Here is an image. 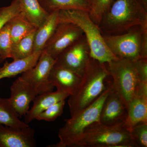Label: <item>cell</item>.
<instances>
[{
  "label": "cell",
  "mask_w": 147,
  "mask_h": 147,
  "mask_svg": "<svg viewBox=\"0 0 147 147\" xmlns=\"http://www.w3.org/2000/svg\"><path fill=\"white\" fill-rule=\"evenodd\" d=\"M41 52L34 53L24 59L13 60L11 62H6L0 67V80L5 78H11L23 74L30 69L36 64Z\"/></svg>",
  "instance_id": "cell-17"
},
{
  "label": "cell",
  "mask_w": 147,
  "mask_h": 147,
  "mask_svg": "<svg viewBox=\"0 0 147 147\" xmlns=\"http://www.w3.org/2000/svg\"><path fill=\"white\" fill-rule=\"evenodd\" d=\"M109 76L106 63L90 57L76 91L69 96L71 117L91 104L106 88L105 81Z\"/></svg>",
  "instance_id": "cell-1"
},
{
  "label": "cell",
  "mask_w": 147,
  "mask_h": 147,
  "mask_svg": "<svg viewBox=\"0 0 147 147\" xmlns=\"http://www.w3.org/2000/svg\"><path fill=\"white\" fill-rule=\"evenodd\" d=\"M111 88L112 83L107 85L105 90L91 104L70 119L65 120L64 125L59 129L58 133L59 142L49 147H72L88 127L100 122L102 105Z\"/></svg>",
  "instance_id": "cell-5"
},
{
  "label": "cell",
  "mask_w": 147,
  "mask_h": 147,
  "mask_svg": "<svg viewBox=\"0 0 147 147\" xmlns=\"http://www.w3.org/2000/svg\"><path fill=\"white\" fill-rule=\"evenodd\" d=\"M82 76L70 69L55 64L50 71L49 80L57 90L73 94L79 86Z\"/></svg>",
  "instance_id": "cell-15"
},
{
  "label": "cell",
  "mask_w": 147,
  "mask_h": 147,
  "mask_svg": "<svg viewBox=\"0 0 147 147\" xmlns=\"http://www.w3.org/2000/svg\"><path fill=\"white\" fill-rule=\"evenodd\" d=\"M127 115V109L117 92L112 88L105 98L100 117L101 123L114 125L124 122Z\"/></svg>",
  "instance_id": "cell-14"
},
{
  "label": "cell",
  "mask_w": 147,
  "mask_h": 147,
  "mask_svg": "<svg viewBox=\"0 0 147 147\" xmlns=\"http://www.w3.org/2000/svg\"><path fill=\"white\" fill-rule=\"evenodd\" d=\"M147 123V83L139 82L135 96L127 106L124 124L130 132L136 125Z\"/></svg>",
  "instance_id": "cell-11"
},
{
  "label": "cell",
  "mask_w": 147,
  "mask_h": 147,
  "mask_svg": "<svg viewBox=\"0 0 147 147\" xmlns=\"http://www.w3.org/2000/svg\"><path fill=\"white\" fill-rule=\"evenodd\" d=\"M90 57L89 45L84 34L58 56L55 64L82 76Z\"/></svg>",
  "instance_id": "cell-8"
},
{
  "label": "cell",
  "mask_w": 147,
  "mask_h": 147,
  "mask_svg": "<svg viewBox=\"0 0 147 147\" xmlns=\"http://www.w3.org/2000/svg\"><path fill=\"white\" fill-rule=\"evenodd\" d=\"M21 13L18 0H13L9 5L0 8V30L14 16Z\"/></svg>",
  "instance_id": "cell-27"
},
{
  "label": "cell",
  "mask_w": 147,
  "mask_h": 147,
  "mask_svg": "<svg viewBox=\"0 0 147 147\" xmlns=\"http://www.w3.org/2000/svg\"><path fill=\"white\" fill-rule=\"evenodd\" d=\"M136 26L147 28V9L138 0H116L99 28L102 34H117Z\"/></svg>",
  "instance_id": "cell-2"
},
{
  "label": "cell",
  "mask_w": 147,
  "mask_h": 147,
  "mask_svg": "<svg viewBox=\"0 0 147 147\" xmlns=\"http://www.w3.org/2000/svg\"><path fill=\"white\" fill-rule=\"evenodd\" d=\"M40 5L49 13L61 10L80 9L89 11L90 0H38Z\"/></svg>",
  "instance_id": "cell-20"
},
{
  "label": "cell",
  "mask_w": 147,
  "mask_h": 147,
  "mask_svg": "<svg viewBox=\"0 0 147 147\" xmlns=\"http://www.w3.org/2000/svg\"><path fill=\"white\" fill-rule=\"evenodd\" d=\"M38 94L30 85L19 77L10 87L9 101L19 117L24 116L30 109L31 102Z\"/></svg>",
  "instance_id": "cell-13"
},
{
  "label": "cell",
  "mask_w": 147,
  "mask_h": 147,
  "mask_svg": "<svg viewBox=\"0 0 147 147\" xmlns=\"http://www.w3.org/2000/svg\"><path fill=\"white\" fill-rule=\"evenodd\" d=\"M59 22H68L77 25L89 45L91 57L107 63L117 59L106 45L100 28L90 17L89 12L80 9H67L59 11Z\"/></svg>",
  "instance_id": "cell-4"
},
{
  "label": "cell",
  "mask_w": 147,
  "mask_h": 147,
  "mask_svg": "<svg viewBox=\"0 0 147 147\" xmlns=\"http://www.w3.org/2000/svg\"><path fill=\"white\" fill-rule=\"evenodd\" d=\"M69 95L57 90L38 94L34 99L32 106L25 115V122L28 124L36 119L38 116L56 102L65 100Z\"/></svg>",
  "instance_id": "cell-16"
},
{
  "label": "cell",
  "mask_w": 147,
  "mask_h": 147,
  "mask_svg": "<svg viewBox=\"0 0 147 147\" xmlns=\"http://www.w3.org/2000/svg\"><path fill=\"white\" fill-rule=\"evenodd\" d=\"M90 17L99 27L102 17L110 9L114 0H90Z\"/></svg>",
  "instance_id": "cell-24"
},
{
  "label": "cell",
  "mask_w": 147,
  "mask_h": 147,
  "mask_svg": "<svg viewBox=\"0 0 147 147\" xmlns=\"http://www.w3.org/2000/svg\"><path fill=\"white\" fill-rule=\"evenodd\" d=\"M59 11L50 13L46 21L36 30L34 36V53L41 52L46 42L52 36L59 21Z\"/></svg>",
  "instance_id": "cell-19"
},
{
  "label": "cell",
  "mask_w": 147,
  "mask_h": 147,
  "mask_svg": "<svg viewBox=\"0 0 147 147\" xmlns=\"http://www.w3.org/2000/svg\"><path fill=\"white\" fill-rule=\"evenodd\" d=\"M8 24L12 45L37 29L24 18L21 13L13 17Z\"/></svg>",
  "instance_id": "cell-21"
},
{
  "label": "cell",
  "mask_w": 147,
  "mask_h": 147,
  "mask_svg": "<svg viewBox=\"0 0 147 147\" xmlns=\"http://www.w3.org/2000/svg\"><path fill=\"white\" fill-rule=\"evenodd\" d=\"M134 63L139 82L147 83V59H139Z\"/></svg>",
  "instance_id": "cell-29"
},
{
  "label": "cell",
  "mask_w": 147,
  "mask_h": 147,
  "mask_svg": "<svg viewBox=\"0 0 147 147\" xmlns=\"http://www.w3.org/2000/svg\"><path fill=\"white\" fill-rule=\"evenodd\" d=\"M36 30L24 37L12 45L10 58L13 60L21 59L30 57L33 54Z\"/></svg>",
  "instance_id": "cell-23"
},
{
  "label": "cell",
  "mask_w": 147,
  "mask_h": 147,
  "mask_svg": "<svg viewBox=\"0 0 147 147\" xmlns=\"http://www.w3.org/2000/svg\"><path fill=\"white\" fill-rule=\"evenodd\" d=\"M130 133L137 147H147V123L136 125Z\"/></svg>",
  "instance_id": "cell-28"
},
{
  "label": "cell",
  "mask_w": 147,
  "mask_h": 147,
  "mask_svg": "<svg viewBox=\"0 0 147 147\" xmlns=\"http://www.w3.org/2000/svg\"><path fill=\"white\" fill-rule=\"evenodd\" d=\"M19 117L9 98H0V124L20 128L29 126L28 124L21 121Z\"/></svg>",
  "instance_id": "cell-22"
},
{
  "label": "cell",
  "mask_w": 147,
  "mask_h": 147,
  "mask_svg": "<svg viewBox=\"0 0 147 147\" xmlns=\"http://www.w3.org/2000/svg\"><path fill=\"white\" fill-rule=\"evenodd\" d=\"M4 60H3V59L1 57H0V63H1L2 62H3V61Z\"/></svg>",
  "instance_id": "cell-31"
},
{
  "label": "cell",
  "mask_w": 147,
  "mask_h": 147,
  "mask_svg": "<svg viewBox=\"0 0 147 147\" xmlns=\"http://www.w3.org/2000/svg\"><path fill=\"white\" fill-rule=\"evenodd\" d=\"M65 102V100L56 102L40 114L36 119L48 122L55 121L63 113Z\"/></svg>",
  "instance_id": "cell-26"
},
{
  "label": "cell",
  "mask_w": 147,
  "mask_h": 147,
  "mask_svg": "<svg viewBox=\"0 0 147 147\" xmlns=\"http://www.w3.org/2000/svg\"><path fill=\"white\" fill-rule=\"evenodd\" d=\"M12 45L8 23L0 30V57L4 61L11 58Z\"/></svg>",
  "instance_id": "cell-25"
},
{
  "label": "cell",
  "mask_w": 147,
  "mask_h": 147,
  "mask_svg": "<svg viewBox=\"0 0 147 147\" xmlns=\"http://www.w3.org/2000/svg\"><path fill=\"white\" fill-rule=\"evenodd\" d=\"M109 76L113 79V88L127 107L135 96L139 84L134 61L117 58L107 63Z\"/></svg>",
  "instance_id": "cell-7"
},
{
  "label": "cell",
  "mask_w": 147,
  "mask_h": 147,
  "mask_svg": "<svg viewBox=\"0 0 147 147\" xmlns=\"http://www.w3.org/2000/svg\"><path fill=\"white\" fill-rule=\"evenodd\" d=\"M35 130L30 126L20 128L0 124V147H35Z\"/></svg>",
  "instance_id": "cell-12"
},
{
  "label": "cell",
  "mask_w": 147,
  "mask_h": 147,
  "mask_svg": "<svg viewBox=\"0 0 147 147\" xmlns=\"http://www.w3.org/2000/svg\"><path fill=\"white\" fill-rule=\"evenodd\" d=\"M72 147H137L124 123L95 122L88 127Z\"/></svg>",
  "instance_id": "cell-3"
},
{
  "label": "cell",
  "mask_w": 147,
  "mask_h": 147,
  "mask_svg": "<svg viewBox=\"0 0 147 147\" xmlns=\"http://www.w3.org/2000/svg\"><path fill=\"white\" fill-rule=\"evenodd\" d=\"M83 35L82 30L77 25L68 22H59L42 51L56 59L65 49Z\"/></svg>",
  "instance_id": "cell-10"
},
{
  "label": "cell",
  "mask_w": 147,
  "mask_h": 147,
  "mask_svg": "<svg viewBox=\"0 0 147 147\" xmlns=\"http://www.w3.org/2000/svg\"><path fill=\"white\" fill-rule=\"evenodd\" d=\"M139 2L141 3L142 5L147 9V0H138Z\"/></svg>",
  "instance_id": "cell-30"
},
{
  "label": "cell",
  "mask_w": 147,
  "mask_h": 147,
  "mask_svg": "<svg viewBox=\"0 0 147 147\" xmlns=\"http://www.w3.org/2000/svg\"></svg>",
  "instance_id": "cell-32"
},
{
  "label": "cell",
  "mask_w": 147,
  "mask_h": 147,
  "mask_svg": "<svg viewBox=\"0 0 147 147\" xmlns=\"http://www.w3.org/2000/svg\"><path fill=\"white\" fill-rule=\"evenodd\" d=\"M102 36L108 48L117 57L132 61L147 59V28L136 26L123 33Z\"/></svg>",
  "instance_id": "cell-6"
},
{
  "label": "cell",
  "mask_w": 147,
  "mask_h": 147,
  "mask_svg": "<svg viewBox=\"0 0 147 147\" xmlns=\"http://www.w3.org/2000/svg\"><path fill=\"white\" fill-rule=\"evenodd\" d=\"M56 60L45 51H42L36 65L22 74L21 77L34 88L38 94L54 90L49 80L50 71Z\"/></svg>",
  "instance_id": "cell-9"
},
{
  "label": "cell",
  "mask_w": 147,
  "mask_h": 147,
  "mask_svg": "<svg viewBox=\"0 0 147 147\" xmlns=\"http://www.w3.org/2000/svg\"><path fill=\"white\" fill-rule=\"evenodd\" d=\"M21 13L38 28L46 21L50 13L40 5L38 0H18Z\"/></svg>",
  "instance_id": "cell-18"
}]
</instances>
